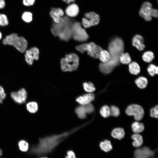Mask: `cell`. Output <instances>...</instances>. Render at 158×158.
Returning a JSON list of instances; mask_svg holds the SVG:
<instances>
[{"instance_id":"28","label":"cell","mask_w":158,"mask_h":158,"mask_svg":"<svg viewBox=\"0 0 158 158\" xmlns=\"http://www.w3.org/2000/svg\"><path fill=\"white\" fill-rule=\"evenodd\" d=\"M142 58L145 61L149 63L152 61L154 58V56L152 52L150 51H147L143 54Z\"/></svg>"},{"instance_id":"26","label":"cell","mask_w":158,"mask_h":158,"mask_svg":"<svg viewBox=\"0 0 158 158\" xmlns=\"http://www.w3.org/2000/svg\"><path fill=\"white\" fill-rule=\"evenodd\" d=\"M99 58L103 63H106L109 60L110 55L108 51L102 50L99 54Z\"/></svg>"},{"instance_id":"48","label":"cell","mask_w":158,"mask_h":158,"mask_svg":"<svg viewBox=\"0 0 158 158\" xmlns=\"http://www.w3.org/2000/svg\"><path fill=\"white\" fill-rule=\"evenodd\" d=\"M2 34L1 32H0V40L1 38L2 37Z\"/></svg>"},{"instance_id":"30","label":"cell","mask_w":158,"mask_h":158,"mask_svg":"<svg viewBox=\"0 0 158 158\" xmlns=\"http://www.w3.org/2000/svg\"><path fill=\"white\" fill-rule=\"evenodd\" d=\"M83 87L85 91L89 93H92L95 90L94 85L90 82L84 83Z\"/></svg>"},{"instance_id":"41","label":"cell","mask_w":158,"mask_h":158,"mask_svg":"<svg viewBox=\"0 0 158 158\" xmlns=\"http://www.w3.org/2000/svg\"><path fill=\"white\" fill-rule=\"evenodd\" d=\"M150 15L152 17L157 18L158 16V10L157 9L152 8L151 11Z\"/></svg>"},{"instance_id":"22","label":"cell","mask_w":158,"mask_h":158,"mask_svg":"<svg viewBox=\"0 0 158 158\" xmlns=\"http://www.w3.org/2000/svg\"><path fill=\"white\" fill-rule=\"evenodd\" d=\"M129 71L130 73L134 75H137L140 71V67L137 63L133 62L129 65Z\"/></svg>"},{"instance_id":"47","label":"cell","mask_w":158,"mask_h":158,"mask_svg":"<svg viewBox=\"0 0 158 158\" xmlns=\"http://www.w3.org/2000/svg\"><path fill=\"white\" fill-rule=\"evenodd\" d=\"M2 154V152L1 149H0V156H1Z\"/></svg>"},{"instance_id":"34","label":"cell","mask_w":158,"mask_h":158,"mask_svg":"<svg viewBox=\"0 0 158 158\" xmlns=\"http://www.w3.org/2000/svg\"><path fill=\"white\" fill-rule=\"evenodd\" d=\"M8 24V20L6 16L4 14H0V26H4Z\"/></svg>"},{"instance_id":"37","label":"cell","mask_w":158,"mask_h":158,"mask_svg":"<svg viewBox=\"0 0 158 158\" xmlns=\"http://www.w3.org/2000/svg\"><path fill=\"white\" fill-rule=\"evenodd\" d=\"M87 114H90L92 113L94 110L93 106L90 103L84 105Z\"/></svg>"},{"instance_id":"2","label":"cell","mask_w":158,"mask_h":158,"mask_svg":"<svg viewBox=\"0 0 158 158\" xmlns=\"http://www.w3.org/2000/svg\"><path fill=\"white\" fill-rule=\"evenodd\" d=\"M123 50L124 44L121 39L116 38L112 40L109 46L110 59L107 62L100 64L99 68L100 71L106 74L111 72L118 65L120 56Z\"/></svg>"},{"instance_id":"24","label":"cell","mask_w":158,"mask_h":158,"mask_svg":"<svg viewBox=\"0 0 158 158\" xmlns=\"http://www.w3.org/2000/svg\"><path fill=\"white\" fill-rule=\"evenodd\" d=\"M28 111L30 113H34L36 112L38 109V105L35 102H28L26 105Z\"/></svg>"},{"instance_id":"14","label":"cell","mask_w":158,"mask_h":158,"mask_svg":"<svg viewBox=\"0 0 158 158\" xmlns=\"http://www.w3.org/2000/svg\"><path fill=\"white\" fill-rule=\"evenodd\" d=\"M84 16L85 18L88 20L91 26L96 25L99 23V16L94 12L86 13L84 14Z\"/></svg>"},{"instance_id":"13","label":"cell","mask_w":158,"mask_h":158,"mask_svg":"<svg viewBox=\"0 0 158 158\" xmlns=\"http://www.w3.org/2000/svg\"><path fill=\"white\" fill-rule=\"evenodd\" d=\"M95 98V95L93 93H89L78 97L76 101L80 105H84L90 103Z\"/></svg>"},{"instance_id":"25","label":"cell","mask_w":158,"mask_h":158,"mask_svg":"<svg viewBox=\"0 0 158 158\" xmlns=\"http://www.w3.org/2000/svg\"><path fill=\"white\" fill-rule=\"evenodd\" d=\"M147 83V78L143 77H139L135 80V83L137 86L141 89L146 87Z\"/></svg>"},{"instance_id":"45","label":"cell","mask_w":158,"mask_h":158,"mask_svg":"<svg viewBox=\"0 0 158 158\" xmlns=\"http://www.w3.org/2000/svg\"><path fill=\"white\" fill-rule=\"evenodd\" d=\"M65 3L69 4L71 2H74L75 0H62Z\"/></svg>"},{"instance_id":"6","label":"cell","mask_w":158,"mask_h":158,"mask_svg":"<svg viewBox=\"0 0 158 158\" xmlns=\"http://www.w3.org/2000/svg\"><path fill=\"white\" fill-rule=\"evenodd\" d=\"M76 49L81 53H83L85 51H87L88 55L95 58H99V54L102 50L100 47L93 42L78 45L76 47Z\"/></svg>"},{"instance_id":"36","label":"cell","mask_w":158,"mask_h":158,"mask_svg":"<svg viewBox=\"0 0 158 158\" xmlns=\"http://www.w3.org/2000/svg\"><path fill=\"white\" fill-rule=\"evenodd\" d=\"M150 115L152 117L157 118L158 117V107L157 105L150 110Z\"/></svg>"},{"instance_id":"4","label":"cell","mask_w":158,"mask_h":158,"mask_svg":"<svg viewBox=\"0 0 158 158\" xmlns=\"http://www.w3.org/2000/svg\"><path fill=\"white\" fill-rule=\"evenodd\" d=\"M4 45L13 46L21 53H24L26 50L28 42L23 37H19L16 33H12L6 36L2 41Z\"/></svg>"},{"instance_id":"10","label":"cell","mask_w":158,"mask_h":158,"mask_svg":"<svg viewBox=\"0 0 158 158\" xmlns=\"http://www.w3.org/2000/svg\"><path fill=\"white\" fill-rule=\"evenodd\" d=\"M39 51L36 47H33L25 51V58L26 62L29 65H32L35 60L39 59Z\"/></svg>"},{"instance_id":"38","label":"cell","mask_w":158,"mask_h":158,"mask_svg":"<svg viewBox=\"0 0 158 158\" xmlns=\"http://www.w3.org/2000/svg\"><path fill=\"white\" fill-rule=\"evenodd\" d=\"M23 4L26 6H30L35 3L36 0H22Z\"/></svg>"},{"instance_id":"35","label":"cell","mask_w":158,"mask_h":158,"mask_svg":"<svg viewBox=\"0 0 158 158\" xmlns=\"http://www.w3.org/2000/svg\"><path fill=\"white\" fill-rule=\"evenodd\" d=\"M110 114L114 116L117 117L120 114L119 110L118 108L114 106H112L110 108Z\"/></svg>"},{"instance_id":"8","label":"cell","mask_w":158,"mask_h":158,"mask_svg":"<svg viewBox=\"0 0 158 158\" xmlns=\"http://www.w3.org/2000/svg\"><path fill=\"white\" fill-rule=\"evenodd\" d=\"M126 113L128 116H133L134 119L137 121L141 120L144 115V111L142 108L136 104L129 105L126 109Z\"/></svg>"},{"instance_id":"20","label":"cell","mask_w":158,"mask_h":158,"mask_svg":"<svg viewBox=\"0 0 158 158\" xmlns=\"http://www.w3.org/2000/svg\"><path fill=\"white\" fill-rule=\"evenodd\" d=\"M75 112L80 119H85L87 117V113L84 105H80L77 107L75 109Z\"/></svg>"},{"instance_id":"15","label":"cell","mask_w":158,"mask_h":158,"mask_svg":"<svg viewBox=\"0 0 158 158\" xmlns=\"http://www.w3.org/2000/svg\"><path fill=\"white\" fill-rule=\"evenodd\" d=\"M79 11L78 5L75 4H72L68 6L65 10L66 15L68 16L74 17L78 14Z\"/></svg>"},{"instance_id":"29","label":"cell","mask_w":158,"mask_h":158,"mask_svg":"<svg viewBox=\"0 0 158 158\" xmlns=\"http://www.w3.org/2000/svg\"><path fill=\"white\" fill-rule=\"evenodd\" d=\"M100 113L102 117L107 118L111 115L110 108L107 105L104 106L100 109Z\"/></svg>"},{"instance_id":"27","label":"cell","mask_w":158,"mask_h":158,"mask_svg":"<svg viewBox=\"0 0 158 158\" xmlns=\"http://www.w3.org/2000/svg\"><path fill=\"white\" fill-rule=\"evenodd\" d=\"M119 61L123 64H128L130 63L131 59L128 53H122L120 56Z\"/></svg>"},{"instance_id":"44","label":"cell","mask_w":158,"mask_h":158,"mask_svg":"<svg viewBox=\"0 0 158 158\" xmlns=\"http://www.w3.org/2000/svg\"><path fill=\"white\" fill-rule=\"evenodd\" d=\"M6 5L4 0H0V9L4 8Z\"/></svg>"},{"instance_id":"9","label":"cell","mask_w":158,"mask_h":158,"mask_svg":"<svg viewBox=\"0 0 158 158\" xmlns=\"http://www.w3.org/2000/svg\"><path fill=\"white\" fill-rule=\"evenodd\" d=\"M156 150L145 147L136 149L134 152L135 158H154Z\"/></svg>"},{"instance_id":"18","label":"cell","mask_w":158,"mask_h":158,"mask_svg":"<svg viewBox=\"0 0 158 158\" xmlns=\"http://www.w3.org/2000/svg\"><path fill=\"white\" fill-rule=\"evenodd\" d=\"M111 135L114 138L121 140L124 137L125 132L123 128H116L113 130L111 133Z\"/></svg>"},{"instance_id":"23","label":"cell","mask_w":158,"mask_h":158,"mask_svg":"<svg viewBox=\"0 0 158 158\" xmlns=\"http://www.w3.org/2000/svg\"><path fill=\"white\" fill-rule=\"evenodd\" d=\"M132 128L133 131L135 133H138L142 132L144 130L143 124L138 122H134L132 125Z\"/></svg>"},{"instance_id":"1","label":"cell","mask_w":158,"mask_h":158,"mask_svg":"<svg viewBox=\"0 0 158 158\" xmlns=\"http://www.w3.org/2000/svg\"><path fill=\"white\" fill-rule=\"evenodd\" d=\"M85 125V124L60 134L52 135L40 138L38 143L31 148L30 152L38 156L50 153L68 136Z\"/></svg>"},{"instance_id":"31","label":"cell","mask_w":158,"mask_h":158,"mask_svg":"<svg viewBox=\"0 0 158 158\" xmlns=\"http://www.w3.org/2000/svg\"><path fill=\"white\" fill-rule=\"evenodd\" d=\"M32 14L29 11L24 12L22 16V18L25 22L29 23L31 22L32 20Z\"/></svg>"},{"instance_id":"11","label":"cell","mask_w":158,"mask_h":158,"mask_svg":"<svg viewBox=\"0 0 158 158\" xmlns=\"http://www.w3.org/2000/svg\"><path fill=\"white\" fill-rule=\"evenodd\" d=\"M152 6L150 2L146 1L142 4L139 11L140 15L146 21H149L152 19L150 13Z\"/></svg>"},{"instance_id":"12","label":"cell","mask_w":158,"mask_h":158,"mask_svg":"<svg viewBox=\"0 0 158 158\" xmlns=\"http://www.w3.org/2000/svg\"><path fill=\"white\" fill-rule=\"evenodd\" d=\"M11 96L16 102L20 104L24 103L26 101L27 94L25 89L22 88L17 91L12 92Z\"/></svg>"},{"instance_id":"17","label":"cell","mask_w":158,"mask_h":158,"mask_svg":"<svg viewBox=\"0 0 158 158\" xmlns=\"http://www.w3.org/2000/svg\"><path fill=\"white\" fill-rule=\"evenodd\" d=\"M49 15L55 23H60L64 21V18L54 10L53 7L51 8L49 12Z\"/></svg>"},{"instance_id":"33","label":"cell","mask_w":158,"mask_h":158,"mask_svg":"<svg viewBox=\"0 0 158 158\" xmlns=\"http://www.w3.org/2000/svg\"><path fill=\"white\" fill-rule=\"evenodd\" d=\"M147 71L150 75L153 76L155 74L158 73V68L153 64H151L148 67Z\"/></svg>"},{"instance_id":"21","label":"cell","mask_w":158,"mask_h":158,"mask_svg":"<svg viewBox=\"0 0 158 158\" xmlns=\"http://www.w3.org/2000/svg\"><path fill=\"white\" fill-rule=\"evenodd\" d=\"M99 147L102 150L105 152H109L112 149L110 141L107 140L101 142L99 144Z\"/></svg>"},{"instance_id":"39","label":"cell","mask_w":158,"mask_h":158,"mask_svg":"<svg viewBox=\"0 0 158 158\" xmlns=\"http://www.w3.org/2000/svg\"><path fill=\"white\" fill-rule=\"evenodd\" d=\"M82 24L83 26L86 28L91 26L88 20L85 18H83L82 19Z\"/></svg>"},{"instance_id":"32","label":"cell","mask_w":158,"mask_h":158,"mask_svg":"<svg viewBox=\"0 0 158 158\" xmlns=\"http://www.w3.org/2000/svg\"><path fill=\"white\" fill-rule=\"evenodd\" d=\"M18 146L20 150L22 151H27L29 148V144L28 142L24 140H21L18 142Z\"/></svg>"},{"instance_id":"46","label":"cell","mask_w":158,"mask_h":158,"mask_svg":"<svg viewBox=\"0 0 158 158\" xmlns=\"http://www.w3.org/2000/svg\"><path fill=\"white\" fill-rule=\"evenodd\" d=\"M3 99L1 97H0V104H1L3 102Z\"/></svg>"},{"instance_id":"16","label":"cell","mask_w":158,"mask_h":158,"mask_svg":"<svg viewBox=\"0 0 158 158\" xmlns=\"http://www.w3.org/2000/svg\"><path fill=\"white\" fill-rule=\"evenodd\" d=\"M144 40L140 35H136L132 39V44L140 51H142L145 47L144 44Z\"/></svg>"},{"instance_id":"5","label":"cell","mask_w":158,"mask_h":158,"mask_svg":"<svg viewBox=\"0 0 158 158\" xmlns=\"http://www.w3.org/2000/svg\"><path fill=\"white\" fill-rule=\"evenodd\" d=\"M79 58L75 54H66L65 57L61 60V68L64 72L72 71L77 70L78 67Z\"/></svg>"},{"instance_id":"43","label":"cell","mask_w":158,"mask_h":158,"mask_svg":"<svg viewBox=\"0 0 158 158\" xmlns=\"http://www.w3.org/2000/svg\"><path fill=\"white\" fill-rule=\"evenodd\" d=\"M54 10L61 16H62L64 15V12L63 10L59 8H54Z\"/></svg>"},{"instance_id":"7","label":"cell","mask_w":158,"mask_h":158,"mask_svg":"<svg viewBox=\"0 0 158 158\" xmlns=\"http://www.w3.org/2000/svg\"><path fill=\"white\" fill-rule=\"evenodd\" d=\"M71 31L72 37L76 41L85 42L89 37L85 30L82 27L80 22H76L73 24Z\"/></svg>"},{"instance_id":"3","label":"cell","mask_w":158,"mask_h":158,"mask_svg":"<svg viewBox=\"0 0 158 158\" xmlns=\"http://www.w3.org/2000/svg\"><path fill=\"white\" fill-rule=\"evenodd\" d=\"M64 21L59 23H54L52 26L51 31L55 36H58L61 40L67 41L72 37L71 29L73 24L63 18Z\"/></svg>"},{"instance_id":"49","label":"cell","mask_w":158,"mask_h":158,"mask_svg":"<svg viewBox=\"0 0 158 158\" xmlns=\"http://www.w3.org/2000/svg\"><path fill=\"white\" fill-rule=\"evenodd\" d=\"M40 158H48L47 157H40Z\"/></svg>"},{"instance_id":"42","label":"cell","mask_w":158,"mask_h":158,"mask_svg":"<svg viewBox=\"0 0 158 158\" xmlns=\"http://www.w3.org/2000/svg\"><path fill=\"white\" fill-rule=\"evenodd\" d=\"M0 97H1L3 99L6 97V94L3 88L0 85Z\"/></svg>"},{"instance_id":"40","label":"cell","mask_w":158,"mask_h":158,"mask_svg":"<svg viewBox=\"0 0 158 158\" xmlns=\"http://www.w3.org/2000/svg\"><path fill=\"white\" fill-rule=\"evenodd\" d=\"M65 158H76V156L73 151L69 150L67 152V155Z\"/></svg>"},{"instance_id":"50","label":"cell","mask_w":158,"mask_h":158,"mask_svg":"<svg viewBox=\"0 0 158 158\" xmlns=\"http://www.w3.org/2000/svg\"></svg>"},{"instance_id":"19","label":"cell","mask_w":158,"mask_h":158,"mask_svg":"<svg viewBox=\"0 0 158 158\" xmlns=\"http://www.w3.org/2000/svg\"><path fill=\"white\" fill-rule=\"evenodd\" d=\"M131 138L134 140L132 144L134 147H138L142 145L143 140L141 135L138 133H135L132 135Z\"/></svg>"}]
</instances>
